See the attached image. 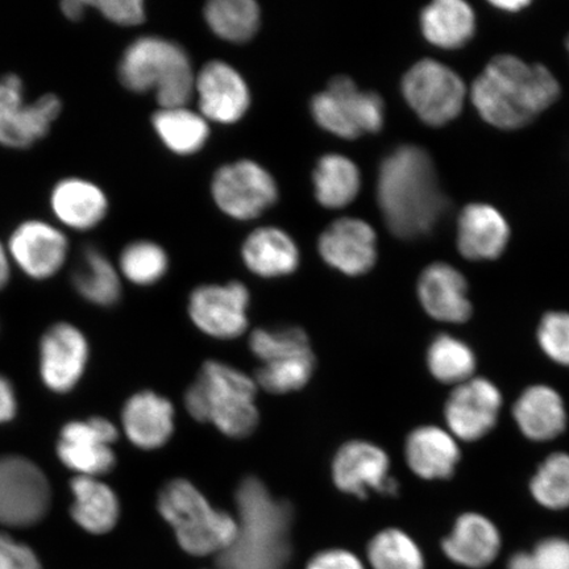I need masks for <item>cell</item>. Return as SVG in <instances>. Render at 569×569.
Returning a JSON list of instances; mask_svg holds the SVG:
<instances>
[{
  "label": "cell",
  "mask_w": 569,
  "mask_h": 569,
  "mask_svg": "<svg viewBox=\"0 0 569 569\" xmlns=\"http://www.w3.org/2000/svg\"><path fill=\"white\" fill-rule=\"evenodd\" d=\"M377 198L388 229L401 239L429 233L447 208L430 154L416 146H402L383 160Z\"/></svg>",
  "instance_id": "obj_1"
},
{
  "label": "cell",
  "mask_w": 569,
  "mask_h": 569,
  "mask_svg": "<svg viewBox=\"0 0 569 569\" xmlns=\"http://www.w3.org/2000/svg\"><path fill=\"white\" fill-rule=\"evenodd\" d=\"M559 97L560 84L549 69L513 54H500L490 60L471 89L479 116L505 131L530 124Z\"/></svg>",
  "instance_id": "obj_2"
},
{
  "label": "cell",
  "mask_w": 569,
  "mask_h": 569,
  "mask_svg": "<svg viewBox=\"0 0 569 569\" xmlns=\"http://www.w3.org/2000/svg\"><path fill=\"white\" fill-rule=\"evenodd\" d=\"M237 503L238 537L220 553V569H283L290 555L289 505L274 500L256 478L240 483Z\"/></svg>",
  "instance_id": "obj_3"
},
{
  "label": "cell",
  "mask_w": 569,
  "mask_h": 569,
  "mask_svg": "<svg viewBox=\"0 0 569 569\" xmlns=\"http://www.w3.org/2000/svg\"><path fill=\"white\" fill-rule=\"evenodd\" d=\"M256 382L237 368L208 361L184 397L189 415L230 438L251 436L259 425Z\"/></svg>",
  "instance_id": "obj_4"
},
{
  "label": "cell",
  "mask_w": 569,
  "mask_h": 569,
  "mask_svg": "<svg viewBox=\"0 0 569 569\" xmlns=\"http://www.w3.org/2000/svg\"><path fill=\"white\" fill-rule=\"evenodd\" d=\"M119 80L133 92L154 91L161 109L184 107L196 90L189 56L176 42L146 36L134 40L119 63Z\"/></svg>",
  "instance_id": "obj_5"
},
{
  "label": "cell",
  "mask_w": 569,
  "mask_h": 569,
  "mask_svg": "<svg viewBox=\"0 0 569 569\" xmlns=\"http://www.w3.org/2000/svg\"><path fill=\"white\" fill-rule=\"evenodd\" d=\"M159 510L172 525L178 543L194 557L222 553L238 537V519L213 509L190 481L168 482L159 496Z\"/></svg>",
  "instance_id": "obj_6"
},
{
  "label": "cell",
  "mask_w": 569,
  "mask_h": 569,
  "mask_svg": "<svg viewBox=\"0 0 569 569\" xmlns=\"http://www.w3.org/2000/svg\"><path fill=\"white\" fill-rule=\"evenodd\" d=\"M311 112L320 127L343 139L379 132L383 124L381 97L358 89L345 76L332 78L329 88L312 99Z\"/></svg>",
  "instance_id": "obj_7"
},
{
  "label": "cell",
  "mask_w": 569,
  "mask_h": 569,
  "mask_svg": "<svg viewBox=\"0 0 569 569\" xmlns=\"http://www.w3.org/2000/svg\"><path fill=\"white\" fill-rule=\"evenodd\" d=\"M402 92L423 123L443 127L460 116L467 89L457 71L436 60L411 67L402 80Z\"/></svg>",
  "instance_id": "obj_8"
},
{
  "label": "cell",
  "mask_w": 569,
  "mask_h": 569,
  "mask_svg": "<svg viewBox=\"0 0 569 569\" xmlns=\"http://www.w3.org/2000/svg\"><path fill=\"white\" fill-rule=\"evenodd\" d=\"M61 109L54 94L27 103L24 84L18 76L0 78V144L13 149L32 147L47 137Z\"/></svg>",
  "instance_id": "obj_9"
},
{
  "label": "cell",
  "mask_w": 569,
  "mask_h": 569,
  "mask_svg": "<svg viewBox=\"0 0 569 569\" xmlns=\"http://www.w3.org/2000/svg\"><path fill=\"white\" fill-rule=\"evenodd\" d=\"M51 503L46 475L32 461L0 458V523L24 528L39 522Z\"/></svg>",
  "instance_id": "obj_10"
},
{
  "label": "cell",
  "mask_w": 569,
  "mask_h": 569,
  "mask_svg": "<svg viewBox=\"0 0 569 569\" xmlns=\"http://www.w3.org/2000/svg\"><path fill=\"white\" fill-rule=\"evenodd\" d=\"M212 196L220 210L230 217L258 218L277 201L273 177L249 160L222 167L212 181Z\"/></svg>",
  "instance_id": "obj_11"
},
{
  "label": "cell",
  "mask_w": 569,
  "mask_h": 569,
  "mask_svg": "<svg viewBox=\"0 0 569 569\" xmlns=\"http://www.w3.org/2000/svg\"><path fill=\"white\" fill-rule=\"evenodd\" d=\"M502 409V395L496 383L472 377L459 383L445 405L447 430L461 442H476L492 431Z\"/></svg>",
  "instance_id": "obj_12"
},
{
  "label": "cell",
  "mask_w": 569,
  "mask_h": 569,
  "mask_svg": "<svg viewBox=\"0 0 569 569\" xmlns=\"http://www.w3.org/2000/svg\"><path fill=\"white\" fill-rule=\"evenodd\" d=\"M249 293L244 283L206 284L190 296L189 312L199 330L217 339H237L247 330Z\"/></svg>",
  "instance_id": "obj_13"
},
{
  "label": "cell",
  "mask_w": 569,
  "mask_h": 569,
  "mask_svg": "<svg viewBox=\"0 0 569 569\" xmlns=\"http://www.w3.org/2000/svg\"><path fill=\"white\" fill-rule=\"evenodd\" d=\"M386 451L372 443L355 440L340 448L332 462V479L341 492L366 500L368 490L396 496L398 482L389 476Z\"/></svg>",
  "instance_id": "obj_14"
},
{
  "label": "cell",
  "mask_w": 569,
  "mask_h": 569,
  "mask_svg": "<svg viewBox=\"0 0 569 569\" xmlns=\"http://www.w3.org/2000/svg\"><path fill=\"white\" fill-rule=\"evenodd\" d=\"M116 426L103 418L87 422H71L63 427L57 453L63 465L80 476L96 478L110 472L116 466L111 445L116 442Z\"/></svg>",
  "instance_id": "obj_15"
},
{
  "label": "cell",
  "mask_w": 569,
  "mask_h": 569,
  "mask_svg": "<svg viewBox=\"0 0 569 569\" xmlns=\"http://www.w3.org/2000/svg\"><path fill=\"white\" fill-rule=\"evenodd\" d=\"M10 258L34 280L54 276L66 264L69 241L54 226L42 220H28L12 232L9 241Z\"/></svg>",
  "instance_id": "obj_16"
},
{
  "label": "cell",
  "mask_w": 569,
  "mask_h": 569,
  "mask_svg": "<svg viewBox=\"0 0 569 569\" xmlns=\"http://www.w3.org/2000/svg\"><path fill=\"white\" fill-rule=\"evenodd\" d=\"M376 232L365 220H336L319 239V252L327 264L348 276L371 270L377 259Z\"/></svg>",
  "instance_id": "obj_17"
},
{
  "label": "cell",
  "mask_w": 569,
  "mask_h": 569,
  "mask_svg": "<svg viewBox=\"0 0 569 569\" xmlns=\"http://www.w3.org/2000/svg\"><path fill=\"white\" fill-rule=\"evenodd\" d=\"M418 298L427 315L439 322L465 323L472 317L466 277L447 262H433L423 270Z\"/></svg>",
  "instance_id": "obj_18"
},
{
  "label": "cell",
  "mask_w": 569,
  "mask_h": 569,
  "mask_svg": "<svg viewBox=\"0 0 569 569\" xmlns=\"http://www.w3.org/2000/svg\"><path fill=\"white\" fill-rule=\"evenodd\" d=\"M87 360V339L73 326L56 325L41 340V376L53 391L66 393L73 389Z\"/></svg>",
  "instance_id": "obj_19"
},
{
  "label": "cell",
  "mask_w": 569,
  "mask_h": 569,
  "mask_svg": "<svg viewBox=\"0 0 569 569\" xmlns=\"http://www.w3.org/2000/svg\"><path fill=\"white\" fill-rule=\"evenodd\" d=\"M203 117L218 123H234L249 107L247 84L237 70L222 61H211L196 78Z\"/></svg>",
  "instance_id": "obj_20"
},
{
  "label": "cell",
  "mask_w": 569,
  "mask_h": 569,
  "mask_svg": "<svg viewBox=\"0 0 569 569\" xmlns=\"http://www.w3.org/2000/svg\"><path fill=\"white\" fill-rule=\"evenodd\" d=\"M510 229L507 219L493 206L471 203L458 219V248L472 261L496 260L507 249Z\"/></svg>",
  "instance_id": "obj_21"
},
{
  "label": "cell",
  "mask_w": 569,
  "mask_h": 569,
  "mask_svg": "<svg viewBox=\"0 0 569 569\" xmlns=\"http://www.w3.org/2000/svg\"><path fill=\"white\" fill-rule=\"evenodd\" d=\"M405 457L418 478L451 479L460 462L459 440L442 427L421 426L409 433Z\"/></svg>",
  "instance_id": "obj_22"
},
{
  "label": "cell",
  "mask_w": 569,
  "mask_h": 569,
  "mask_svg": "<svg viewBox=\"0 0 569 569\" xmlns=\"http://www.w3.org/2000/svg\"><path fill=\"white\" fill-rule=\"evenodd\" d=\"M519 431L532 442H547L563 433L568 422L563 398L549 386L525 389L513 407Z\"/></svg>",
  "instance_id": "obj_23"
},
{
  "label": "cell",
  "mask_w": 569,
  "mask_h": 569,
  "mask_svg": "<svg viewBox=\"0 0 569 569\" xmlns=\"http://www.w3.org/2000/svg\"><path fill=\"white\" fill-rule=\"evenodd\" d=\"M501 550V536L486 516L466 513L455 522L443 540L447 558L462 567L483 568L492 563Z\"/></svg>",
  "instance_id": "obj_24"
},
{
  "label": "cell",
  "mask_w": 569,
  "mask_h": 569,
  "mask_svg": "<svg viewBox=\"0 0 569 569\" xmlns=\"http://www.w3.org/2000/svg\"><path fill=\"white\" fill-rule=\"evenodd\" d=\"M54 217L71 230L94 229L109 211V199L94 182L67 178L56 184L51 196Z\"/></svg>",
  "instance_id": "obj_25"
},
{
  "label": "cell",
  "mask_w": 569,
  "mask_h": 569,
  "mask_svg": "<svg viewBox=\"0 0 569 569\" xmlns=\"http://www.w3.org/2000/svg\"><path fill=\"white\" fill-rule=\"evenodd\" d=\"M123 426L127 437L142 450L166 445L174 430V409L167 398L141 391L126 403Z\"/></svg>",
  "instance_id": "obj_26"
},
{
  "label": "cell",
  "mask_w": 569,
  "mask_h": 569,
  "mask_svg": "<svg viewBox=\"0 0 569 569\" xmlns=\"http://www.w3.org/2000/svg\"><path fill=\"white\" fill-rule=\"evenodd\" d=\"M422 32L430 44L440 49H460L473 39L476 16L462 0H438L421 13Z\"/></svg>",
  "instance_id": "obj_27"
},
{
  "label": "cell",
  "mask_w": 569,
  "mask_h": 569,
  "mask_svg": "<svg viewBox=\"0 0 569 569\" xmlns=\"http://www.w3.org/2000/svg\"><path fill=\"white\" fill-rule=\"evenodd\" d=\"M243 259L256 274L280 277L295 272L300 253L287 232L266 227L249 234L243 246Z\"/></svg>",
  "instance_id": "obj_28"
},
{
  "label": "cell",
  "mask_w": 569,
  "mask_h": 569,
  "mask_svg": "<svg viewBox=\"0 0 569 569\" xmlns=\"http://www.w3.org/2000/svg\"><path fill=\"white\" fill-rule=\"evenodd\" d=\"M74 503L71 517L82 529L92 533H104L113 529L118 522L119 503L116 493L88 476H78L71 481Z\"/></svg>",
  "instance_id": "obj_29"
},
{
  "label": "cell",
  "mask_w": 569,
  "mask_h": 569,
  "mask_svg": "<svg viewBox=\"0 0 569 569\" xmlns=\"http://www.w3.org/2000/svg\"><path fill=\"white\" fill-rule=\"evenodd\" d=\"M152 123L163 144L177 154L198 152L209 138L204 118L184 107L160 109L154 112Z\"/></svg>",
  "instance_id": "obj_30"
},
{
  "label": "cell",
  "mask_w": 569,
  "mask_h": 569,
  "mask_svg": "<svg viewBox=\"0 0 569 569\" xmlns=\"http://www.w3.org/2000/svg\"><path fill=\"white\" fill-rule=\"evenodd\" d=\"M315 184L318 201L325 208H345L359 194L360 172L345 156L327 154L318 162Z\"/></svg>",
  "instance_id": "obj_31"
},
{
  "label": "cell",
  "mask_w": 569,
  "mask_h": 569,
  "mask_svg": "<svg viewBox=\"0 0 569 569\" xmlns=\"http://www.w3.org/2000/svg\"><path fill=\"white\" fill-rule=\"evenodd\" d=\"M73 282L78 293L99 306L116 305L122 293L116 267L101 251L92 247L84 249Z\"/></svg>",
  "instance_id": "obj_32"
},
{
  "label": "cell",
  "mask_w": 569,
  "mask_h": 569,
  "mask_svg": "<svg viewBox=\"0 0 569 569\" xmlns=\"http://www.w3.org/2000/svg\"><path fill=\"white\" fill-rule=\"evenodd\" d=\"M427 367L439 382L457 387L475 377L476 355L465 341L440 333L427 350Z\"/></svg>",
  "instance_id": "obj_33"
},
{
  "label": "cell",
  "mask_w": 569,
  "mask_h": 569,
  "mask_svg": "<svg viewBox=\"0 0 569 569\" xmlns=\"http://www.w3.org/2000/svg\"><path fill=\"white\" fill-rule=\"evenodd\" d=\"M204 17L219 38L231 42L251 40L260 26V9L253 0H213Z\"/></svg>",
  "instance_id": "obj_34"
},
{
  "label": "cell",
  "mask_w": 569,
  "mask_h": 569,
  "mask_svg": "<svg viewBox=\"0 0 569 569\" xmlns=\"http://www.w3.org/2000/svg\"><path fill=\"white\" fill-rule=\"evenodd\" d=\"M316 369V356L310 350L280 356L266 362L256 372V382L274 395L302 389Z\"/></svg>",
  "instance_id": "obj_35"
},
{
  "label": "cell",
  "mask_w": 569,
  "mask_h": 569,
  "mask_svg": "<svg viewBox=\"0 0 569 569\" xmlns=\"http://www.w3.org/2000/svg\"><path fill=\"white\" fill-rule=\"evenodd\" d=\"M530 493L546 509L569 508V453L553 452L546 458L530 481Z\"/></svg>",
  "instance_id": "obj_36"
},
{
  "label": "cell",
  "mask_w": 569,
  "mask_h": 569,
  "mask_svg": "<svg viewBox=\"0 0 569 569\" xmlns=\"http://www.w3.org/2000/svg\"><path fill=\"white\" fill-rule=\"evenodd\" d=\"M373 569H425L421 550L408 533L398 529L383 530L368 546Z\"/></svg>",
  "instance_id": "obj_37"
},
{
  "label": "cell",
  "mask_w": 569,
  "mask_h": 569,
  "mask_svg": "<svg viewBox=\"0 0 569 569\" xmlns=\"http://www.w3.org/2000/svg\"><path fill=\"white\" fill-rule=\"evenodd\" d=\"M168 256L152 241H134L120 256V270L126 279L137 284H152L167 273Z\"/></svg>",
  "instance_id": "obj_38"
},
{
  "label": "cell",
  "mask_w": 569,
  "mask_h": 569,
  "mask_svg": "<svg viewBox=\"0 0 569 569\" xmlns=\"http://www.w3.org/2000/svg\"><path fill=\"white\" fill-rule=\"evenodd\" d=\"M249 348L261 362L280 356L310 350L309 338L298 327L269 331L256 330L249 339Z\"/></svg>",
  "instance_id": "obj_39"
},
{
  "label": "cell",
  "mask_w": 569,
  "mask_h": 569,
  "mask_svg": "<svg viewBox=\"0 0 569 569\" xmlns=\"http://www.w3.org/2000/svg\"><path fill=\"white\" fill-rule=\"evenodd\" d=\"M538 343L547 358L569 367V312L550 311L540 319Z\"/></svg>",
  "instance_id": "obj_40"
},
{
  "label": "cell",
  "mask_w": 569,
  "mask_h": 569,
  "mask_svg": "<svg viewBox=\"0 0 569 569\" xmlns=\"http://www.w3.org/2000/svg\"><path fill=\"white\" fill-rule=\"evenodd\" d=\"M89 6L117 26L133 27L146 20L144 3L141 0H99L89 2Z\"/></svg>",
  "instance_id": "obj_41"
},
{
  "label": "cell",
  "mask_w": 569,
  "mask_h": 569,
  "mask_svg": "<svg viewBox=\"0 0 569 569\" xmlns=\"http://www.w3.org/2000/svg\"><path fill=\"white\" fill-rule=\"evenodd\" d=\"M536 569H569V540L549 538L531 552Z\"/></svg>",
  "instance_id": "obj_42"
},
{
  "label": "cell",
  "mask_w": 569,
  "mask_h": 569,
  "mask_svg": "<svg viewBox=\"0 0 569 569\" xmlns=\"http://www.w3.org/2000/svg\"><path fill=\"white\" fill-rule=\"evenodd\" d=\"M0 569H40V565L30 547L0 533Z\"/></svg>",
  "instance_id": "obj_43"
},
{
  "label": "cell",
  "mask_w": 569,
  "mask_h": 569,
  "mask_svg": "<svg viewBox=\"0 0 569 569\" xmlns=\"http://www.w3.org/2000/svg\"><path fill=\"white\" fill-rule=\"evenodd\" d=\"M306 569H366L353 553L346 550L319 552L309 561Z\"/></svg>",
  "instance_id": "obj_44"
},
{
  "label": "cell",
  "mask_w": 569,
  "mask_h": 569,
  "mask_svg": "<svg viewBox=\"0 0 569 569\" xmlns=\"http://www.w3.org/2000/svg\"><path fill=\"white\" fill-rule=\"evenodd\" d=\"M17 412V398L9 380L0 376V423L10 421Z\"/></svg>",
  "instance_id": "obj_45"
},
{
  "label": "cell",
  "mask_w": 569,
  "mask_h": 569,
  "mask_svg": "<svg viewBox=\"0 0 569 569\" xmlns=\"http://www.w3.org/2000/svg\"><path fill=\"white\" fill-rule=\"evenodd\" d=\"M88 7L89 2H84V0H67L61 3V11L68 19L78 21L83 18Z\"/></svg>",
  "instance_id": "obj_46"
},
{
  "label": "cell",
  "mask_w": 569,
  "mask_h": 569,
  "mask_svg": "<svg viewBox=\"0 0 569 569\" xmlns=\"http://www.w3.org/2000/svg\"><path fill=\"white\" fill-rule=\"evenodd\" d=\"M10 259L9 249L0 243V289L10 280Z\"/></svg>",
  "instance_id": "obj_47"
},
{
  "label": "cell",
  "mask_w": 569,
  "mask_h": 569,
  "mask_svg": "<svg viewBox=\"0 0 569 569\" xmlns=\"http://www.w3.org/2000/svg\"><path fill=\"white\" fill-rule=\"evenodd\" d=\"M508 569H536L532 555L529 552L515 553L508 561Z\"/></svg>",
  "instance_id": "obj_48"
},
{
  "label": "cell",
  "mask_w": 569,
  "mask_h": 569,
  "mask_svg": "<svg viewBox=\"0 0 569 569\" xmlns=\"http://www.w3.org/2000/svg\"><path fill=\"white\" fill-rule=\"evenodd\" d=\"M496 9L508 12H518L528 7L529 2H522V0H517V2H495L492 3Z\"/></svg>",
  "instance_id": "obj_49"
},
{
  "label": "cell",
  "mask_w": 569,
  "mask_h": 569,
  "mask_svg": "<svg viewBox=\"0 0 569 569\" xmlns=\"http://www.w3.org/2000/svg\"><path fill=\"white\" fill-rule=\"evenodd\" d=\"M567 48H568V52H569V36H568V39H567Z\"/></svg>",
  "instance_id": "obj_50"
}]
</instances>
